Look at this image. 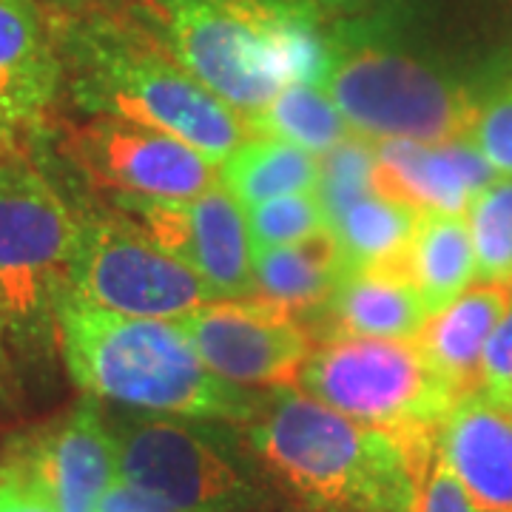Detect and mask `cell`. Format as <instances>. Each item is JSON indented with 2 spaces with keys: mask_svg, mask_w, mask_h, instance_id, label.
Wrapping results in <instances>:
<instances>
[{
  "mask_svg": "<svg viewBox=\"0 0 512 512\" xmlns=\"http://www.w3.org/2000/svg\"><path fill=\"white\" fill-rule=\"evenodd\" d=\"M296 387L336 413L387 433L413 453L439 447L441 424L458 402L413 339H330L313 348Z\"/></svg>",
  "mask_w": 512,
  "mask_h": 512,
  "instance_id": "5b68a950",
  "label": "cell"
},
{
  "mask_svg": "<svg viewBox=\"0 0 512 512\" xmlns=\"http://www.w3.org/2000/svg\"><path fill=\"white\" fill-rule=\"evenodd\" d=\"M402 268L430 313L473 288L478 282V262L467 217L439 211L421 214Z\"/></svg>",
  "mask_w": 512,
  "mask_h": 512,
  "instance_id": "ffe728a7",
  "label": "cell"
},
{
  "mask_svg": "<svg viewBox=\"0 0 512 512\" xmlns=\"http://www.w3.org/2000/svg\"><path fill=\"white\" fill-rule=\"evenodd\" d=\"M490 399L512 407V305L495 325L478 365V387Z\"/></svg>",
  "mask_w": 512,
  "mask_h": 512,
  "instance_id": "83f0119b",
  "label": "cell"
},
{
  "mask_svg": "<svg viewBox=\"0 0 512 512\" xmlns=\"http://www.w3.org/2000/svg\"><path fill=\"white\" fill-rule=\"evenodd\" d=\"M69 154L94 185L131 200H188L220 183L217 165L180 137L114 117L77 128Z\"/></svg>",
  "mask_w": 512,
  "mask_h": 512,
  "instance_id": "8fae6325",
  "label": "cell"
},
{
  "mask_svg": "<svg viewBox=\"0 0 512 512\" xmlns=\"http://www.w3.org/2000/svg\"><path fill=\"white\" fill-rule=\"evenodd\" d=\"M421 211L390 200L382 194H367L353 202L342 217L330 222V231L339 242L345 271L402 265L404 254L419 228Z\"/></svg>",
  "mask_w": 512,
  "mask_h": 512,
  "instance_id": "7402d4cb",
  "label": "cell"
},
{
  "mask_svg": "<svg viewBox=\"0 0 512 512\" xmlns=\"http://www.w3.org/2000/svg\"><path fill=\"white\" fill-rule=\"evenodd\" d=\"M225 421L140 416L111 427L120 478L180 512H276V484Z\"/></svg>",
  "mask_w": 512,
  "mask_h": 512,
  "instance_id": "52a82bcc",
  "label": "cell"
},
{
  "mask_svg": "<svg viewBox=\"0 0 512 512\" xmlns=\"http://www.w3.org/2000/svg\"><path fill=\"white\" fill-rule=\"evenodd\" d=\"M3 476H6V470H0V478H3Z\"/></svg>",
  "mask_w": 512,
  "mask_h": 512,
  "instance_id": "d6a6232c",
  "label": "cell"
},
{
  "mask_svg": "<svg viewBox=\"0 0 512 512\" xmlns=\"http://www.w3.org/2000/svg\"><path fill=\"white\" fill-rule=\"evenodd\" d=\"M245 439L279 490L311 512H419L433 453L336 413L299 387L274 390Z\"/></svg>",
  "mask_w": 512,
  "mask_h": 512,
  "instance_id": "6da1fadb",
  "label": "cell"
},
{
  "mask_svg": "<svg viewBox=\"0 0 512 512\" xmlns=\"http://www.w3.org/2000/svg\"><path fill=\"white\" fill-rule=\"evenodd\" d=\"M478 282H512V177H495L464 211Z\"/></svg>",
  "mask_w": 512,
  "mask_h": 512,
  "instance_id": "cb8c5ba5",
  "label": "cell"
},
{
  "mask_svg": "<svg viewBox=\"0 0 512 512\" xmlns=\"http://www.w3.org/2000/svg\"><path fill=\"white\" fill-rule=\"evenodd\" d=\"M57 342L80 390L151 416L248 424L265 399L220 379L180 322L106 311L69 293Z\"/></svg>",
  "mask_w": 512,
  "mask_h": 512,
  "instance_id": "7a4b0ae2",
  "label": "cell"
},
{
  "mask_svg": "<svg viewBox=\"0 0 512 512\" xmlns=\"http://www.w3.org/2000/svg\"><path fill=\"white\" fill-rule=\"evenodd\" d=\"M373 151V191L421 214H464L478 191L498 177L470 137L441 143L376 140Z\"/></svg>",
  "mask_w": 512,
  "mask_h": 512,
  "instance_id": "5bb4252c",
  "label": "cell"
},
{
  "mask_svg": "<svg viewBox=\"0 0 512 512\" xmlns=\"http://www.w3.org/2000/svg\"><path fill=\"white\" fill-rule=\"evenodd\" d=\"M245 222L254 245H293L330 228L316 191L285 194L251 205L245 208Z\"/></svg>",
  "mask_w": 512,
  "mask_h": 512,
  "instance_id": "484cf974",
  "label": "cell"
},
{
  "mask_svg": "<svg viewBox=\"0 0 512 512\" xmlns=\"http://www.w3.org/2000/svg\"><path fill=\"white\" fill-rule=\"evenodd\" d=\"M120 202L165 254L202 276L220 299L256 293L245 208L220 183L188 200L120 197Z\"/></svg>",
  "mask_w": 512,
  "mask_h": 512,
  "instance_id": "7c38bea8",
  "label": "cell"
},
{
  "mask_svg": "<svg viewBox=\"0 0 512 512\" xmlns=\"http://www.w3.org/2000/svg\"><path fill=\"white\" fill-rule=\"evenodd\" d=\"M345 274V262L333 231H322L293 245H254V282L293 313L322 308Z\"/></svg>",
  "mask_w": 512,
  "mask_h": 512,
  "instance_id": "d6986e66",
  "label": "cell"
},
{
  "mask_svg": "<svg viewBox=\"0 0 512 512\" xmlns=\"http://www.w3.org/2000/svg\"><path fill=\"white\" fill-rule=\"evenodd\" d=\"M97 512H180L174 510L168 501H163L160 495L148 493L143 487L131 484L126 478L117 476V481L111 484L103 501H100V510Z\"/></svg>",
  "mask_w": 512,
  "mask_h": 512,
  "instance_id": "f546056e",
  "label": "cell"
},
{
  "mask_svg": "<svg viewBox=\"0 0 512 512\" xmlns=\"http://www.w3.org/2000/svg\"><path fill=\"white\" fill-rule=\"evenodd\" d=\"M63 80V57L35 0H0V151L46 117Z\"/></svg>",
  "mask_w": 512,
  "mask_h": 512,
  "instance_id": "9a60e30c",
  "label": "cell"
},
{
  "mask_svg": "<svg viewBox=\"0 0 512 512\" xmlns=\"http://www.w3.org/2000/svg\"><path fill=\"white\" fill-rule=\"evenodd\" d=\"M510 410H512V407H510Z\"/></svg>",
  "mask_w": 512,
  "mask_h": 512,
  "instance_id": "836d02e7",
  "label": "cell"
},
{
  "mask_svg": "<svg viewBox=\"0 0 512 512\" xmlns=\"http://www.w3.org/2000/svg\"><path fill=\"white\" fill-rule=\"evenodd\" d=\"M217 177L242 208H251L285 194L316 191L319 154L276 137L251 134L217 165Z\"/></svg>",
  "mask_w": 512,
  "mask_h": 512,
  "instance_id": "44dd1931",
  "label": "cell"
},
{
  "mask_svg": "<svg viewBox=\"0 0 512 512\" xmlns=\"http://www.w3.org/2000/svg\"><path fill=\"white\" fill-rule=\"evenodd\" d=\"M510 305L512 282H481L424 319L416 342L458 396L478 387L481 353Z\"/></svg>",
  "mask_w": 512,
  "mask_h": 512,
  "instance_id": "ac0fdd59",
  "label": "cell"
},
{
  "mask_svg": "<svg viewBox=\"0 0 512 512\" xmlns=\"http://www.w3.org/2000/svg\"><path fill=\"white\" fill-rule=\"evenodd\" d=\"M439 453L478 512H512V410L481 390L458 396Z\"/></svg>",
  "mask_w": 512,
  "mask_h": 512,
  "instance_id": "2e32d148",
  "label": "cell"
},
{
  "mask_svg": "<svg viewBox=\"0 0 512 512\" xmlns=\"http://www.w3.org/2000/svg\"><path fill=\"white\" fill-rule=\"evenodd\" d=\"M168 52L242 117L291 83H319L330 40L305 0H148Z\"/></svg>",
  "mask_w": 512,
  "mask_h": 512,
  "instance_id": "3957f363",
  "label": "cell"
},
{
  "mask_svg": "<svg viewBox=\"0 0 512 512\" xmlns=\"http://www.w3.org/2000/svg\"><path fill=\"white\" fill-rule=\"evenodd\" d=\"M419 512H478L470 498L464 495L456 476L450 473V467L444 464V458L436 450V456L430 461V470L421 484Z\"/></svg>",
  "mask_w": 512,
  "mask_h": 512,
  "instance_id": "f1b7e54d",
  "label": "cell"
},
{
  "mask_svg": "<svg viewBox=\"0 0 512 512\" xmlns=\"http://www.w3.org/2000/svg\"><path fill=\"white\" fill-rule=\"evenodd\" d=\"M322 308L330 339H413L430 316L402 265L345 271Z\"/></svg>",
  "mask_w": 512,
  "mask_h": 512,
  "instance_id": "e0dca14e",
  "label": "cell"
},
{
  "mask_svg": "<svg viewBox=\"0 0 512 512\" xmlns=\"http://www.w3.org/2000/svg\"><path fill=\"white\" fill-rule=\"evenodd\" d=\"M373 163V140L359 134H350L345 143L319 154L316 197L328 214V222L342 217L353 202L373 194Z\"/></svg>",
  "mask_w": 512,
  "mask_h": 512,
  "instance_id": "d4e9b609",
  "label": "cell"
},
{
  "mask_svg": "<svg viewBox=\"0 0 512 512\" xmlns=\"http://www.w3.org/2000/svg\"><path fill=\"white\" fill-rule=\"evenodd\" d=\"M72 92L80 109L160 128L220 165L251 137L245 117L205 89L163 40L100 20L74 35Z\"/></svg>",
  "mask_w": 512,
  "mask_h": 512,
  "instance_id": "277c9868",
  "label": "cell"
},
{
  "mask_svg": "<svg viewBox=\"0 0 512 512\" xmlns=\"http://www.w3.org/2000/svg\"><path fill=\"white\" fill-rule=\"evenodd\" d=\"M220 379L256 390L296 387L313 336L296 313L268 296H222L177 319Z\"/></svg>",
  "mask_w": 512,
  "mask_h": 512,
  "instance_id": "30bf717a",
  "label": "cell"
},
{
  "mask_svg": "<svg viewBox=\"0 0 512 512\" xmlns=\"http://www.w3.org/2000/svg\"><path fill=\"white\" fill-rule=\"evenodd\" d=\"M325 92L353 134L367 140L441 143L470 137L478 117L473 94L416 57L373 43H333Z\"/></svg>",
  "mask_w": 512,
  "mask_h": 512,
  "instance_id": "ba28073f",
  "label": "cell"
},
{
  "mask_svg": "<svg viewBox=\"0 0 512 512\" xmlns=\"http://www.w3.org/2000/svg\"><path fill=\"white\" fill-rule=\"evenodd\" d=\"M69 293L106 311L171 322L220 299L202 276L120 214L80 220Z\"/></svg>",
  "mask_w": 512,
  "mask_h": 512,
  "instance_id": "9c48e42d",
  "label": "cell"
},
{
  "mask_svg": "<svg viewBox=\"0 0 512 512\" xmlns=\"http://www.w3.org/2000/svg\"><path fill=\"white\" fill-rule=\"evenodd\" d=\"M80 217L18 148L0 151V325L20 345L57 336Z\"/></svg>",
  "mask_w": 512,
  "mask_h": 512,
  "instance_id": "8992f818",
  "label": "cell"
},
{
  "mask_svg": "<svg viewBox=\"0 0 512 512\" xmlns=\"http://www.w3.org/2000/svg\"><path fill=\"white\" fill-rule=\"evenodd\" d=\"M470 140L498 177H512V77L478 106Z\"/></svg>",
  "mask_w": 512,
  "mask_h": 512,
  "instance_id": "4316f807",
  "label": "cell"
},
{
  "mask_svg": "<svg viewBox=\"0 0 512 512\" xmlns=\"http://www.w3.org/2000/svg\"><path fill=\"white\" fill-rule=\"evenodd\" d=\"M9 473L32 481L57 512H97L117 481V439L89 399L32 439Z\"/></svg>",
  "mask_w": 512,
  "mask_h": 512,
  "instance_id": "4fadbf2b",
  "label": "cell"
},
{
  "mask_svg": "<svg viewBox=\"0 0 512 512\" xmlns=\"http://www.w3.org/2000/svg\"><path fill=\"white\" fill-rule=\"evenodd\" d=\"M3 339H6V333H3V325H0V379H3V370H6V348H3Z\"/></svg>",
  "mask_w": 512,
  "mask_h": 512,
  "instance_id": "1f68e13d",
  "label": "cell"
},
{
  "mask_svg": "<svg viewBox=\"0 0 512 512\" xmlns=\"http://www.w3.org/2000/svg\"><path fill=\"white\" fill-rule=\"evenodd\" d=\"M251 134L276 137L311 154H325L345 143L350 134L348 120L319 83H291L271 103L245 117Z\"/></svg>",
  "mask_w": 512,
  "mask_h": 512,
  "instance_id": "603a6c76",
  "label": "cell"
},
{
  "mask_svg": "<svg viewBox=\"0 0 512 512\" xmlns=\"http://www.w3.org/2000/svg\"><path fill=\"white\" fill-rule=\"evenodd\" d=\"M6 470V467H3ZM0 512H57L55 504L32 481L6 470L0 478Z\"/></svg>",
  "mask_w": 512,
  "mask_h": 512,
  "instance_id": "4dcf8cb0",
  "label": "cell"
}]
</instances>
